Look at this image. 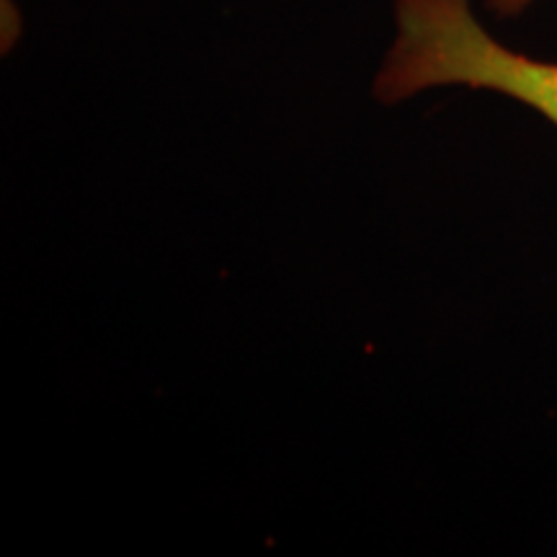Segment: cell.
Segmentation results:
<instances>
[{
	"instance_id": "cell-1",
	"label": "cell",
	"mask_w": 557,
	"mask_h": 557,
	"mask_svg": "<svg viewBox=\"0 0 557 557\" xmlns=\"http://www.w3.org/2000/svg\"><path fill=\"white\" fill-rule=\"evenodd\" d=\"M395 34L374 94L395 103L429 88L508 96L557 127V62L529 58L480 24L470 0H395Z\"/></svg>"
},
{
	"instance_id": "cell-2",
	"label": "cell",
	"mask_w": 557,
	"mask_h": 557,
	"mask_svg": "<svg viewBox=\"0 0 557 557\" xmlns=\"http://www.w3.org/2000/svg\"><path fill=\"white\" fill-rule=\"evenodd\" d=\"M534 0H487V9L498 16H517L524 9H529Z\"/></svg>"
}]
</instances>
